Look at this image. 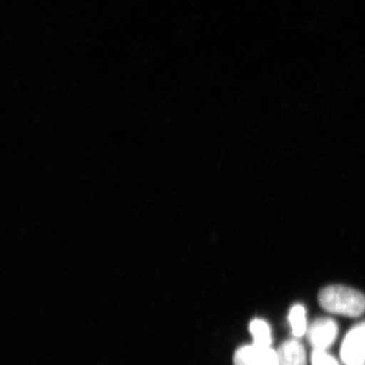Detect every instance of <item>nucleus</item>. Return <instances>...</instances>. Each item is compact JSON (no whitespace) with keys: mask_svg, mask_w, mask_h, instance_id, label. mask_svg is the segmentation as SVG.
<instances>
[{"mask_svg":"<svg viewBox=\"0 0 365 365\" xmlns=\"http://www.w3.org/2000/svg\"><path fill=\"white\" fill-rule=\"evenodd\" d=\"M319 304L326 312L357 318L365 313V295L343 285H331L321 290Z\"/></svg>","mask_w":365,"mask_h":365,"instance_id":"f257e3e1","label":"nucleus"},{"mask_svg":"<svg viewBox=\"0 0 365 365\" xmlns=\"http://www.w3.org/2000/svg\"><path fill=\"white\" fill-rule=\"evenodd\" d=\"M340 357L344 365H365V321L353 326L346 334Z\"/></svg>","mask_w":365,"mask_h":365,"instance_id":"f03ea898","label":"nucleus"},{"mask_svg":"<svg viewBox=\"0 0 365 365\" xmlns=\"http://www.w3.org/2000/svg\"><path fill=\"white\" fill-rule=\"evenodd\" d=\"M339 327L335 319L322 317L307 327V339L314 349L328 350L337 340Z\"/></svg>","mask_w":365,"mask_h":365,"instance_id":"7ed1b4c3","label":"nucleus"},{"mask_svg":"<svg viewBox=\"0 0 365 365\" xmlns=\"http://www.w3.org/2000/svg\"><path fill=\"white\" fill-rule=\"evenodd\" d=\"M235 365H279L277 352L271 347L254 344L239 348L234 356Z\"/></svg>","mask_w":365,"mask_h":365,"instance_id":"20e7f679","label":"nucleus"},{"mask_svg":"<svg viewBox=\"0 0 365 365\" xmlns=\"http://www.w3.org/2000/svg\"><path fill=\"white\" fill-rule=\"evenodd\" d=\"M276 352L279 365H307L306 348L299 338L284 341Z\"/></svg>","mask_w":365,"mask_h":365,"instance_id":"39448f33","label":"nucleus"},{"mask_svg":"<svg viewBox=\"0 0 365 365\" xmlns=\"http://www.w3.org/2000/svg\"><path fill=\"white\" fill-rule=\"evenodd\" d=\"M250 332L253 335V344L259 347H271L272 336L270 327L263 319H256L250 324Z\"/></svg>","mask_w":365,"mask_h":365,"instance_id":"423d86ee","label":"nucleus"},{"mask_svg":"<svg viewBox=\"0 0 365 365\" xmlns=\"http://www.w3.org/2000/svg\"><path fill=\"white\" fill-rule=\"evenodd\" d=\"M288 319L295 338L306 335L307 330L306 309L302 304H295L292 307Z\"/></svg>","mask_w":365,"mask_h":365,"instance_id":"0eeeda50","label":"nucleus"},{"mask_svg":"<svg viewBox=\"0 0 365 365\" xmlns=\"http://www.w3.org/2000/svg\"><path fill=\"white\" fill-rule=\"evenodd\" d=\"M312 365H341L339 361L327 350L314 349L312 353Z\"/></svg>","mask_w":365,"mask_h":365,"instance_id":"6e6552de","label":"nucleus"}]
</instances>
